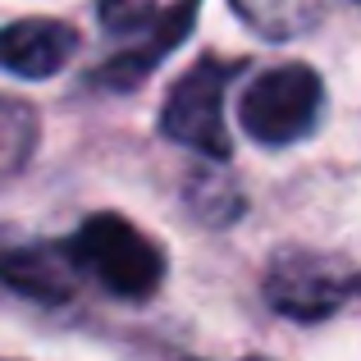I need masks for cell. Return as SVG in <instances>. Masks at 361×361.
I'll return each mask as SVG.
<instances>
[{
    "instance_id": "1",
    "label": "cell",
    "mask_w": 361,
    "mask_h": 361,
    "mask_svg": "<svg viewBox=\"0 0 361 361\" xmlns=\"http://www.w3.org/2000/svg\"><path fill=\"white\" fill-rule=\"evenodd\" d=\"M78 274H92L106 293L115 298H151L165 279V252L133 229L123 215H92L69 243Z\"/></svg>"
},
{
    "instance_id": "2",
    "label": "cell",
    "mask_w": 361,
    "mask_h": 361,
    "mask_svg": "<svg viewBox=\"0 0 361 361\" xmlns=\"http://www.w3.org/2000/svg\"><path fill=\"white\" fill-rule=\"evenodd\" d=\"M320 78L311 64H279L252 78L243 92V128L265 147H288L307 137L320 119Z\"/></svg>"
},
{
    "instance_id": "3",
    "label": "cell",
    "mask_w": 361,
    "mask_h": 361,
    "mask_svg": "<svg viewBox=\"0 0 361 361\" xmlns=\"http://www.w3.org/2000/svg\"><path fill=\"white\" fill-rule=\"evenodd\" d=\"M238 73V64L224 60H202L174 82V92L165 97L160 110V128L165 137L183 142V147L202 151V156L224 160L229 156V133H224V92L229 78Z\"/></svg>"
},
{
    "instance_id": "4",
    "label": "cell",
    "mask_w": 361,
    "mask_h": 361,
    "mask_svg": "<svg viewBox=\"0 0 361 361\" xmlns=\"http://www.w3.org/2000/svg\"><path fill=\"white\" fill-rule=\"evenodd\" d=\"M348 298V279L311 252H279L265 274V302L293 320H325Z\"/></svg>"
},
{
    "instance_id": "5",
    "label": "cell",
    "mask_w": 361,
    "mask_h": 361,
    "mask_svg": "<svg viewBox=\"0 0 361 361\" xmlns=\"http://www.w3.org/2000/svg\"><path fill=\"white\" fill-rule=\"evenodd\" d=\"M73 46L78 37L60 18H18L0 27V69L18 78H51L69 64Z\"/></svg>"
},
{
    "instance_id": "6",
    "label": "cell",
    "mask_w": 361,
    "mask_h": 361,
    "mask_svg": "<svg viewBox=\"0 0 361 361\" xmlns=\"http://www.w3.org/2000/svg\"><path fill=\"white\" fill-rule=\"evenodd\" d=\"M0 283L32 302H69L78 288V265H73L69 243H32L0 252Z\"/></svg>"
},
{
    "instance_id": "7",
    "label": "cell",
    "mask_w": 361,
    "mask_h": 361,
    "mask_svg": "<svg viewBox=\"0 0 361 361\" xmlns=\"http://www.w3.org/2000/svg\"><path fill=\"white\" fill-rule=\"evenodd\" d=\"M192 5H197V0H183V9H178V14H169V18H160V23H156V32L147 37V51H133V55H123V60L106 64L97 78L110 82V87H128V82H137L142 73H147L156 60H165L169 46L188 32V23H192Z\"/></svg>"
},
{
    "instance_id": "8",
    "label": "cell",
    "mask_w": 361,
    "mask_h": 361,
    "mask_svg": "<svg viewBox=\"0 0 361 361\" xmlns=\"http://www.w3.org/2000/svg\"><path fill=\"white\" fill-rule=\"evenodd\" d=\"M325 0H233V9L270 42H288V37L307 32L320 18Z\"/></svg>"
},
{
    "instance_id": "9",
    "label": "cell",
    "mask_w": 361,
    "mask_h": 361,
    "mask_svg": "<svg viewBox=\"0 0 361 361\" xmlns=\"http://www.w3.org/2000/svg\"><path fill=\"white\" fill-rule=\"evenodd\" d=\"M37 147V110L0 97V178H9Z\"/></svg>"
},
{
    "instance_id": "10",
    "label": "cell",
    "mask_w": 361,
    "mask_h": 361,
    "mask_svg": "<svg viewBox=\"0 0 361 361\" xmlns=\"http://www.w3.org/2000/svg\"><path fill=\"white\" fill-rule=\"evenodd\" d=\"M101 23L110 32H142L156 23V9L151 0H101Z\"/></svg>"
}]
</instances>
